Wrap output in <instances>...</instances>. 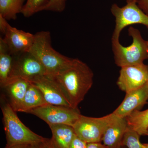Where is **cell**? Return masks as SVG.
I'll return each mask as SVG.
<instances>
[{
  "instance_id": "obj_21",
  "label": "cell",
  "mask_w": 148,
  "mask_h": 148,
  "mask_svg": "<svg viewBox=\"0 0 148 148\" xmlns=\"http://www.w3.org/2000/svg\"><path fill=\"white\" fill-rule=\"evenodd\" d=\"M140 135L129 127H127L122 140V145L127 148H146L145 144L140 143Z\"/></svg>"
},
{
  "instance_id": "obj_19",
  "label": "cell",
  "mask_w": 148,
  "mask_h": 148,
  "mask_svg": "<svg viewBox=\"0 0 148 148\" xmlns=\"http://www.w3.org/2000/svg\"><path fill=\"white\" fill-rule=\"evenodd\" d=\"M26 0H0V15L6 20H15Z\"/></svg>"
},
{
  "instance_id": "obj_6",
  "label": "cell",
  "mask_w": 148,
  "mask_h": 148,
  "mask_svg": "<svg viewBox=\"0 0 148 148\" xmlns=\"http://www.w3.org/2000/svg\"><path fill=\"white\" fill-rule=\"evenodd\" d=\"M111 11L115 18V27L111 40H119L122 31L132 24H143L148 30V15L139 7L137 3H127L122 7L114 4Z\"/></svg>"
},
{
  "instance_id": "obj_11",
  "label": "cell",
  "mask_w": 148,
  "mask_h": 148,
  "mask_svg": "<svg viewBox=\"0 0 148 148\" xmlns=\"http://www.w3.org/2000/svg\"><path fill=\"white\" fill-rule=\"evenodd\" d=\"M148 82V66L144 64L121 67L117 84L127 93L138 89Z\"/></svg>"
},
{
  "instance_id": "obj_9",
  "label": "cell",
  "mask_w": 148,
  "mask_h": 148,
  "mask_svg": "<svg viewBox=\"0 0 148 148\" xmlns=\"http://www.w3.org/2000/svg\"><path fill=\"white\" fill-rule=\"evenodd\" d=\"M46 74V71L44 66L31 52H24L13 56L8 83L12 80L18 78L29 81L35 77Z\"/></svg>"
},
{
  "instance_id": "obj_29",
  "label": "cell",
  "mask_w": 148,
  "mask_h": 148,
  "mask_svg": "<svg viewBox=\"0 0 148 148\" xmlns=\"http://www.w3.org/2000/svg\"><path fill=\"white\" fill-rule=\"evenodd\" d=\"M138 0H126L127 3H137Z\"/></svg>"
},
{
  "instance_id": "obj_23",
  "label": "cell",
  "mask_w": 148,
  "mask_h": 148,
  "mask_svg": "<svg viewBox=\"0 0 148 148\" xmlns=\"http://www.w3.org/2000/svg\"><path fill=\"white\" fill-rule=\"evenodd\" d=\"M87 143L83 141L75 135L69 148H86Z\"/></svg>"
},
{
  "instance_id": "obj_5",
  "label": "cell",
  "mask_w": 148,
  "mask_h": 148,
  "mask_svg": "<svg viewBox=\"0 0 148 148\" xmlns=\"http://www.w3.org/2000/svg\"><path fill=\"white\" fill-rule=\"evenodd\" d=\"M117 116L113 112L99 118L81 114L73 126L75 134L87 143L101 142L106 130Z\"/></svg>"
},
{
  "instance_id": "obj_17",
  "label": "cell",
  "mask_w": 148,
  "mask_h": 148,
  "mask_svg": "<svg viewBox=\"0 0 148 148\" xmlns=\"http://www.w3.org/2000/svg\"><path fill=\"white\" fill-rule=\"evenodd\" d=\"M47 104L39 89L31 83L25 94L19 112L27 113L32 109Z\"/></svg>"
},
{
  "instance_id": "obj_31",
  "label": "cell",
  "mask_w": 148,
  "mask_h": 148,
  "mask_svg": "<svg viewBox=\"0 0 148 148\" xmlns=\"http://www.w3.org/2000/svg\"><path fill=\"white\" fill-rule=\"evenodd\" d=\"M123 147H124V146H121V147H120L118 148H124Z\"/></svg>"
},
{
  "instance_id": "obj_8",
  "label": "cell",
  "mask_w": 148,
  "mask_h": 148,
  "mask_svg": "<svg viewBox=\"0 0 148 148\" xmlns=\"http://www.w3.org/2000/svg\"><path fill=\"white\" fill-rule=\"evenodd\" d=\"M0 30L4 35L3 40L12 55L29 51L34 40L35 35L12 27L1 15Z\"/></svg>"
},
{
  "instance_id": "obj_28",
  "label": "cell",
  "mask_w": 148,
  "mask_h": 148,
  "mask_svg": "<svg viewBox=\"0 0 148 148\" xmlns=\"http://www.w3.org/2000/svg\"><path fill=\"white\" fill-rule=\"evenodd\" d=\"M44 141L43 142H41V143H36V144L32 145V146H31V148H45Z\"/></svg>"
},
{
  "instance_id": "obj_3",
  "label": "cell",
  "mask_w": 148,
  "mask_h": 148,
  "mask_svg": "<svg viewBox=\"0 0 148 148\" xmlns=\"http://www.w3.org/2000/svg\"><path fill=\"white\" fill-rule=\"evenodd\" d=\"M1 105L4 127L6 138L5 148L22 144L33 145L43 142L45 138L36 134L27 127L19 119L3 97Z\"/></svg>"
},
{
  "instance_id": "obj_27",
  "label": "cell",
  "mask_w": 148,
  "mask_h": 148,
  "mask_svg": "<svg viewBox=\"0 0 148 148\" xmlns=\"http://www.w3.org/2000/svg\"><path fill=\"white\" fill-rule=\"evenodd\" d=\"M32 145L29 144H22V145H18L12 146L7 148H31Z\"/></svg>"
},
{
  "instance_id": "obj_12",
  "label": "cell",
  "mask_w": 148,
  "mask_h": 148,
  "mask_svg": "<svg viewBox=\"0 0 148 148\" xmlns=\"http://www.w3.org/2000/svg\"><path fill=\"white\" fill-rule=\"evenodd\" d=\"M148 100L147 83L138 89L126 93L124 100L113 112L119 117L126 118L132 112L144 106Z\"/></svg>"
},
{
  "instance_id": "obj_15",
  "label": "cell",
  "mask_w": 148,
  "mask_h": 148,
  "mask_svg": "<svg viewBox=\"0 0 148 148\" xmlns=\"http://www.w3.org/2000/svg\"><path fill=\"white\" fill-rule=\"evenodd\" d=\"M52 132L51 138L58 148H69L75 133L73 127L71 125L64 124L49 125Z\"/></svg>"
},
{
  "instance_id": "obj_4",
  "label": "cell",
  "mask_w": 148,
  "mask_h": 148,
  "mask_svg": "<svg viewBox=\"0 0 148 148\" xmlns=\"http://www.w3.org/2000/svg\"><path fill=\"white\" fill-rule=\"evenodd\" d=\"M128 33L132 39L128 46H123L119 40H111L115 63L120 68L144 64L148 60V40L144 39L140 31L134 27H130Z\"/></svg>"
},
{
  "instance_id": "obj_7",
  "label": "cell",
  "mask_w": 148,
  "mask_h": 148,
  "mask_svg": "<svg viewBox=\"0 0 148 148\" xmlns=\"http://www.w3.org/2000/svg\"><path fill=\"white\" fill-rule=\"evenodd\" d=\"M27 113L39 118L48 125L64 124L73 127L81 115L78 108L49 104L32 109Z\"/></svg>"
},
{
  "instance_id": "obj_14",
  "label": "cell",
  "mask_w": 148,
  "mask_h": 148,
  "mask_svg": "<svg viewBox=\"0 0 148 148\" xmlns=\"http://www.w3.org/2000/svg\"><path fill=\"white\" fill-rule=\"evenodd\" d=\"M127 127L126 118L117 117L106 130L101 143L108 148L120 147Z\"/></svg>"
},
{
  "instance_id": "obj_22",
  "label": "cell",
  "mask_w": 148,
  "mask_h": 148,
  "mask_svg": "<svg viewBox=\"0 0 148 148\" xmlns=\"http://www.w3.org/2000/svg\"><path fill=\"white\" fill-rule=\"evenodd\" d=\"M66 0H49L44 10L61 12L66 7Z\"/></svg>"
},
{
  "instance_id": "obj_1",
  "label": "cell",
  "mask_w": 148,
  "mask_h": 148,
  "mask_svg": "<svg viewBox=\"0 0 148 148\" xmlns=\"http://www.w3.org/2000/svg\"><path fill=\"white\" fill-rule=\"evenodd\" d=\"M53 76L73 108H78L93 84L92 70L78 58H73L66 68Z\"/></svg>"
},
{
  "instance_id": "obj_30",
  "label": "cell",
  "mask_w": 148,
  "mask_h": 148,
  "mask_svg": "<svg viewBox=\"0 0 148 148\" xmlns=\"http://www.w3.org/2000/svg\"><path fill=\"white\" fill-rule=\"evenodd\" d=\"M145 135H147V136H148V129L147 130V132H146Z\"/></svg>"
},
{
  "instance_id": "obj_24",
  "label": "cell",
  "mask_w": 148,
  "mask_h": 148,
  "mask_svg": "<svg viewBox=\"0 0 148 148\" xmlns=\"http://www.w3.org/2000/svg\"><path fill=\"white\" fill-rule=\"evenodd\" d=\"M137 3L139 7L148 15V0H138Z\"/></svg>"
},
{
  "instance_id": "obj_32",
  "label": "cell",
  "mask_w": 148,
  "mask_h": 148,
  "mask_svg": "<svg viewBox=\"0 0 148 148\" xmlns=\"http://www.w3.org/2000/svg\"><path fill=\"white\" fill-rule=\"evenodd\" d=\"M147 85H148V82L147 83Z\"/></svg>"
},
{
  "instance_id": "obj_13",
  "label": "cell",
  "mask_w": 148,
  "mask_h": 148,
  "mask_svg": "<svg viewBox=\"0 0 148 148\" xmlns=\"http://www.w3.org/2000/svg\"><path fill=\"white\" fill-rule=\"evenodd\" d=\"M30 84L28 80L16 79L11 81L2 88L5 92L3 97L15 112H19Z\"/></svg>"
},
{
  "instance_id": "obj_20",
  "label": "cell",
  "mask_w": 148,
  "mask_h": 148,
  "mask_svg": "<svg viewBox=\"0 0 148 148\" xmlns=\"http://www.w3.org/2000/svg\"><path fill=\"white\" fill-rule=\"evenodd\" d=\"M49 0H27L21 13L25 17H29L34 14L44 10Z\"/></svg>"
},
{
  "instance_id": "obj_16",
  "label": "cell",
  "mask_w": 148,
  "mask_h": 148,
  "mask_svg": "<svg viewBox=\"0 0 148 148\" xmlns=\"http://www.w3.org/2000/svg\"><path fill=\"white\" fill-rule=\"evenodd\" d=\"M13 56L1 37L0 38V86L8 83L13 63Z\"/></svg>"
},
{
  "instance_id": "obj_25",
  "label": "cell",
  "mask_w": 148,
  "mask_h": 148,
  "mask_svg": "<svg viewBox=\"0 0 148 148\" xmlns=\"http://www.w3.org/2000/svg\"><path fill=\"white\" fill-rule=\"evenodd\" d=\"M86 148H108L101 142L87 143Z\"/></svg>"
},
{
  "instance_id": "obj_18",
  "label": "cell",
  "mask_w": 148,
  "mask_h": 148,
  "mask_svg": "<svg viewBox=\"0 0 148 148\" xmlns=\"http://www.w3.org/2000/svg\"><path fill=\"white\" fill-rule=\"evenodd\" d=\"M128 127L139 135H145L148 128V109L145 111L136 110L126 118Z\"/></svg>"
},
{
  "instance_id": "obj_10",
  "label": "cell",
  "mask_w": 148,
  "mask_h": 148,
  "mask_svg": "<svg viewBox=\"0 0 148 148\" xmlns=\"http://www.w3.org/2000/svg\"><path fill=\"white\" fill-rule=\"evenodd\" d=\"M29 82L39 89L47 104L71 107L53 75L46 74L38 76Z\"/></svg>"
},
{
  "instance_id": "obj_2",
  "label": "cell",
  "mask_w": 148,
  "mask_h": 148,
  "mask_svg": "<svg viewBox=\"0 0 148 148\" xmlns=\"http://www.w3.org/2000/svg\"><path fill=\"white\" fill-rule=\"evenodd\" d=\"M29 52L42 64L47 75H55L71 62L70 58L56 51L51 45L50 32L42 31L35 34L34 40Z\"/></svg>"
},
{
  "instance_id": "obj_26",
  "label": "cell",
  "mask_w": 148,
  "mask_h": 148,
  "mask_svg": "<svg viewBox=\"0 0 148 148\" xmlns=\"http://www.w3.org/2000/svg\"><path fill=\"white\" fill-rule=\"evenodd\" d=\"M45 148H58L53 143L51 139L46 138L44 141Z\"/></svg>"
}]
</instances>
